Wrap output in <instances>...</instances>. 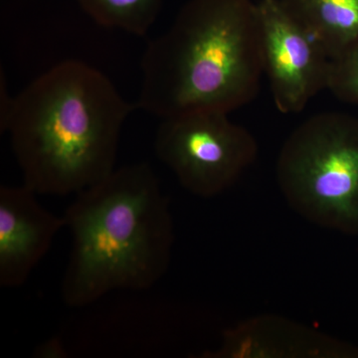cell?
<instances>
[{
	"label": "cell",
	"mask_w": 358,
	"mask_h": 358,
	"mask_svg": "<svg viewBox=\"0 0 358 358\" xmlns=\"http://www.w3.org/2000/svg\"><path fill=\"white\" fill-rule=\"evenodd\" d=\"M100 70L65 60L17 96L3 133L38 195L77 194L115 171L124 122L136 109Z\"/></svg>",
	"instance_id": "1"
},
{
	"label": "cell",
	"mask_w": 358,
	"mask_h": 358,
	"mask_svg": "<svg viewBox=\"0 0 358 358\" xmlns=\"http://www.w3.org/2000/svg\"><path fill=\"white\" fill-rule=\"evenodd\" d=\"M63 218L71 234L61 285L68 307H87L112 292L145 291L169 270L173 213L147 162L115 169L77 193Z\"/></svg>",
	"instance_id": "2"
},
{
	"label": "cell",
	"mask_w": 358,
	"mask_h": 358,
	"mask_svg": "<svg viewBox=\"0 0 358 358\" xmlns=\"http://www.w3.org/2000/svg\"><path fill=\"white\" fill-rule=\"evenodd\" d=\"M136 107L159 119L233 110L258 95L264 75L252 0H189L141 62Z\"/></svg>",
	"instance_id": "3"
},
{
	"label": "cell",
	"mask_w": 358,
	"mask_h": 358,
	"mask_svg": "<svg viewBox=\"0 0 358 358\" xmlns=\"http://www.w3.org/2000/svg\"><path fill=\"white\" fill-rule=\"evenodd\" d=\"M275 176L301 217L358 235V117L326 112L301 122L280 150Z\"/></svg>",
	"instance_id": "4"
},
{
	"label": "cell",
	"mask_w": 358,
	"mask_h": 358,
	"mask_svg": "<svg viewBox=\"0 0 358 358\" xmlns=\"http://www.w3.org/2000/svg\"><path fill=\"white\" fill-rule=\"evenodd\" d=\"M155 152L188 192L212 199L229 189L258 157V143L227 113L194 112L160 120Z\"/></svg>",
	"instance_id": "5"
},
{
	"label": "cell",
	"mask_w": 358,
	"mask_h": 358,
	"mask_svg": "<svg viewBox=\"0 0 358 358\" xmlns=\"http://www.w3.org/2000/svg\"><path fill=\"white\" fill-rule=\"evenodd\" d=\"M264 75L275 108L299 114L327 90L331 59L280 0H259Z\"/></svg>",
	"instance_id": "6"
},
{
	"label": "cell",
	"mask_w": 358,
	"mask_h": 358,
	"mask_svg": "<svg viewBox=\"0 0 358 358\" xmlns=\"http://www.w3.org/2000/svg\"><path fill=\"white\" fill-rule=\"evenodd\" d=\"M38 194L22 185L0 187V286L20 288L65 228L62 216L47 210Z\"/></svg>",
	"instance_id": "7"
},
{
	"label": "cell",
	"mask_w": 358,
	"mask_h": 358,
	"mask_svg": "<svg viewBox=\"0 0 358 358\" xmlns=\"http://www.w3.org/2000/svg\"><path fill=\"white\" fill-rule=\"evenodd\" d=\"M358 357V348L275 317H260L225 331L218 350L204 357Z\"/></svg>",
	"instance_id": "8"
},
{
	"label": "cell",
	"mask_w": 358,
	"mask_h": 358,
	"mask_svg": "<svg viewBox=\"0 0 358 358\" xmlns=\"http://www.w3.org/2000/svg\"><path fill=\"white\" fill-rule=\"evenodd\" d=\"M333 60L358 43V0H280Z\"/></svg>",
	"instance_id": "9"
},
{
	"label": "cell",
	"mask_w": 358,
	"mask_h": 358,
	"mask_svg": "<svg viewBox=\"0 0 358 358\" xmlns=\"http://www.w3.org/2000/svg\"><path fill=\"white\" fill-rule=\"evenodd\" d=\"M96 24L145 36L155 24L164 0H76Z\"/></svg>",
	"instance_id": "10"
},
{
	"label": "cell",
	"mask_w": 358,
	"mask_h": 358,
	"mask_svg": "<svg viewBox=\"0 0 358 358\" xmlns=\"http://www.w3.org/2000/svg\"><path fill=\"white\" fill-rule=\"evenodd\" d=\"M327 90L339 101L358 106V43L331 60Z\"/></svg>",
	"instance_id": "11"
}]
</instances>
